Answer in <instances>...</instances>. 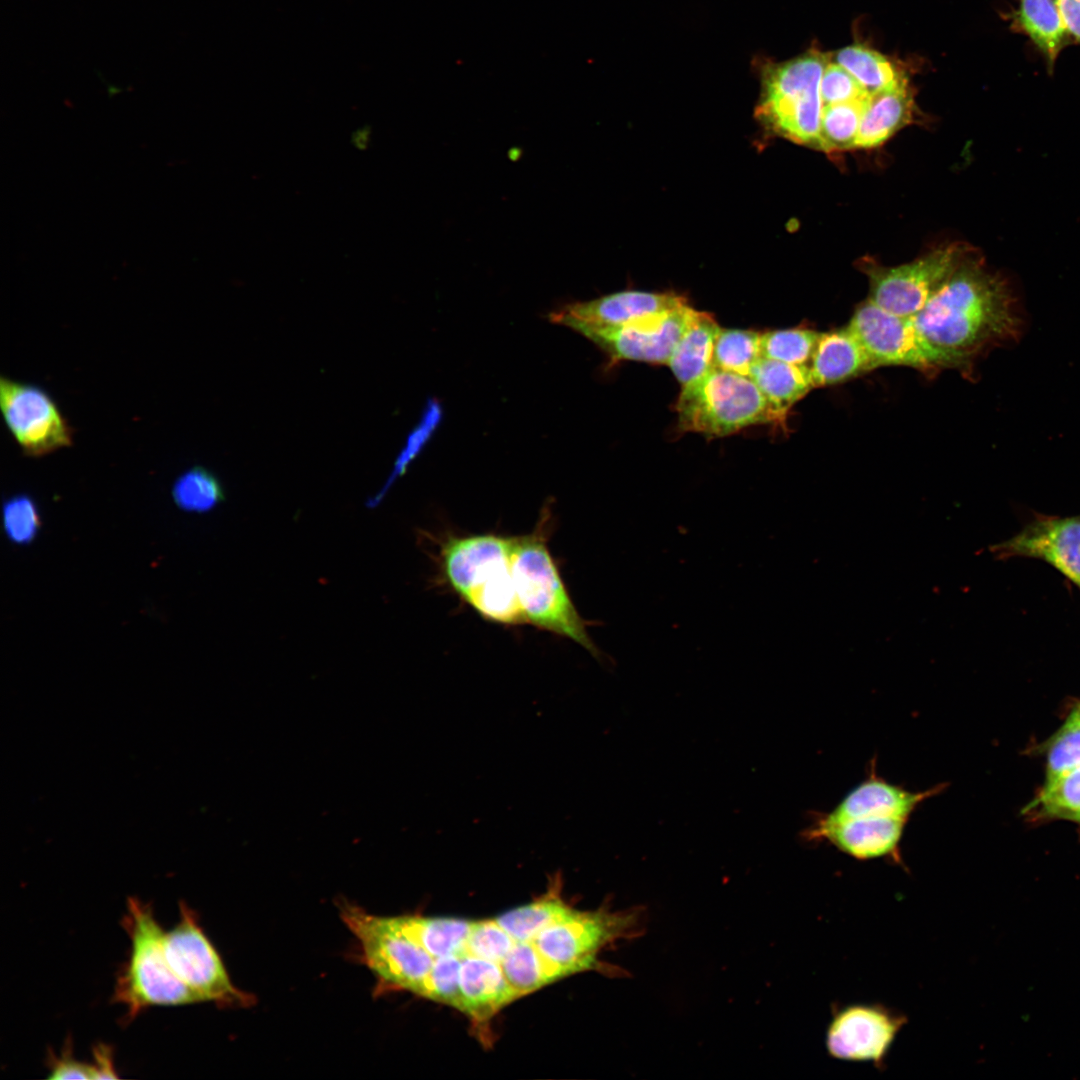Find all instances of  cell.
Instances as JSON below:
<instances>
[{"label": "cell", "mask_w": 1080, "mask_h": 1080, "mask_svg": "<svg viewBox=\"0 0 1080 1080\" xmlns=\"http://www.w3.org/2000/svg\"><path fill=\"white\" fill-rule=\"evenodd\" d=\"M911 318L953 368L966 370L992 348L1016 342L1023 328L1008 281L989 271L975 249Z\"/></svg>", "instance_id": "cell-1"}, {"label": "cell", "mask_w": 1080, "mask_h": 1080, "mask_svg": "<svg viewBox=\"0 0 1080 1080\" xmlns=\"http://www.w3.org/2000/svg\"><path fill=\"white\" fill-rule=\"evenodd\" d=\"M549 511L529 534L513 537L511 571L525 623L568 638L602 664L609 658L590 637L547 545Z\"/></svg>", "instance_id": "cell-2"}, {"label": "cell", "mask_w": 1080, "mask_h": 1080, "mask_svg": "<svg viewBox=\"0 0 1080 1080\" xmlns=\"http://www.w3.org/2000/svg\"><path fill=\"white\" fill-rule=\"evenodd\" d=\"M131 947L116 978L113 1002L126 1008V1022L151 1006L201 1002L174 973L164 949V934L150 904L129 897L122 919Z\"/></svg>", "instance_id": "cell-3"}, {"label": "cell", "mask_w": 1080, "mask_h": 1080, "mask_svg": "<svg viewBox=\"0 0 1080 1080\" xmlns=\"http://www.w3.org/2000/svg\"><path fill=\"white\" fill-rule=\"evenodd\" d=\"M674 409L679 431L707 438L729 436L754 425L784 424L749 376L716 368L681 386Z\"/></svg>", "instance_id": "cell-4"}, {"label": "cell", "mask_w": 1080, "mask_h": 1080, "mask_svg": "<svg viewBox=\"0 0 1080 1080\" xmlns=\"http://www.w3.org/2000/svg\"><path fill=\"white\" fill-rule=\"evenodd\" d=\"M825 66L826 57L818 52L766 65L757 107L760 120L795 143L821 150L820 83Z\"/></svg>", "instance_id": "cell-5"}, {"label": "cell", "mask_w": 1080, "mask_h": 1080, "mask_svg": "<svg viewBox=\"0 0 1080 1080\" xmlns=\"http://www.w3.org/2000/svg\"><path fill=\"white\" fill-rule=\"evenodd\" d=\"M164 949L174 973L201 1000L221 1007H247L254 997L231 981L216 948L199 924L197 913L179 903V920L164 934Z\"/></svg>", "instance_id": "cell-6"}, {"label": "cell", "mask_w": 1080, "mask_h": 1080, "mask_svg": "<svg viewBox=\"0 0 1080 1080\" xmlns=\"http://www.w3.org/2000/svg\"><path fill=\"white\" fill-rule=\"evenodd\" d=\"M341 919L360 943L363 960L381 986L414 992L429 973L434 957L394 928L388 917L372 915L346 901Z\"/></svg>", "instance_id": "cell-7"}, {"label": "cell", "mask_w": 1080, "mask_h": 1080, "mask_svg": "<svg viewBox=\"0 0 1080 1080\" xmlns=\"http://www.w3.org/2000/svg\"><path fill=\"white\" fill-rule=\"evenodd\" d=\"M640 921V912L634 910H576L569 918L544 929L533 943L545 959L571 975L593 969L598 964V952L608 944L638 934Z\"/></svg>", "instance_id": "cell-8"}, {"label": "cell", "mask_w": 1080, "mask_h": 1080, "mask_svg": "<svg viewBox=\"0 0 1080 1080\" xmlns=\"http://www.w3.org/2000/svg\"><path fill=\"white\" fill-rule=\"evenodd\" d=\"M974 251L962 243L937 249L911 263L870 267V299L891 313L912 317Z\"/></svg>", "instance_id": "cell-9"}, {"label": "cell", "mask_w": 1080, "mask_h": 1080, "mask_svg": "<svg viewBox=\"0 0 1080 1080\" xmlns=\"http://www.w3.org/2000/svg\"><path fill=\"white\" fill-rule=\"evenodd\" d=\"M857 336L875 368L907 366L920 371L953 368L918 332L912 318L886 311L867 299L847 325Z\"/></svg>", "instance_id": "cell-10"}, {"label": "cell", "mask_w": 1080, "mask_h": 1080, "mask_svg": "<svg viewBox=\"0 0 1080 1080\" xmlns=\"http://www.w3.org/2000/svg\"><path fill=\"white\" fill-rule=\"evenodd\" d=\"M0 407L6 426L26 456L41 457L72 445V427L40 387L1 377Z\"/></svg>", "instance_id": "cell-11"}, {"label": "cell", "mask_w": 1080, "mask_h": 1080, "mask_svg": "<svg viewBox=\"0 0 1080 1080\" xmlns=\"http://www.w3.org/2000/svg\"><path fill=\"white\" fill-rule=\"evenodd\" d=\"M693 309L686 302L669 311L625 325H577L572 329L598 346L611 364L640 361L667 365Z\"/></svg>", "instance_id": "cell-12"}, {"label": "cell", "mask_w": 1080, "mask_h": 1080, "mask_svg": "<svg viewBox=\"0 0 1080 1080\" xmlns=\"http://www.w3.org/2000/svg\"><path fill=\"white\" fill-rule=\"evenodd\" d=\"M990 552L998 559L1025 557L1044 561L1080 590V514H1036L1015 535L992 545Z\"/></svg>", "instance_id": "cell-13"}, {"label": "cell", "mask_w": 1080, "mask_h": 1080, "mask_svg": "<svg viewBox=\"0 0 1080 1080\" xmlns=\"http://www.w3.org/2000/svg\"><path fill=\"white\" fill-rule=\"evenodd\" d=\"M904 1022L903 1016L880 1006L845 1007L830 1022L826 1048L837 1059L881 1064Z\"/></svg>", "instance_id": "cell-14"}, {"label": "cell", "mask_w": 1080, "mask_h": 1080, "mask_svg": "<svg viewBox=\"0 0 1080 1080\" xmlns=\"http://www.w3.org/2000/svg\"><path fill=\"white\" fill-rule=\"evenodd\" d=\"M907 822L900 818L832 819L822 813L813 816L801 837L808 842H827L859 860L887 858L900 863V842Z\"/></svg>", "instance_id": "cell-15"}, {"label": "cell", "mask_w": 1080, "mask_h": 1080, "mask_svg": "<svg viewBox=\"0 0 1080 1080\" xmlns=\"http://www.w3.org/2000/svg\"><path fill=\"white\" fill-rule=\"evenodd\" d=\"M513 537L477 534L450 537L443 544L444 576L466 602L477 590L511 568Z\"/></svg>", "instance_id": "cell-16"}, {"label": "cell", "mask_w": 1080, "mask_h": 1080, "mask_svg": "<svg viewBox=\"0 0 1080 1080\" xmlns=\"http://www.w3.org/2000/svg\"><path fill=\"white\" fill-rule=\"evenodd\" d=\"M687 300L673 292L626 290L593 300L568 303L548 316L553 323L573 328L577 325L620 326L674 309Z\"/></svg>", "instance_id": "cell-17"}, {"label": "cell", "mask_w": 1080, "mask_h": 1080, "mask_svg": "<svg viewBox=\"0 0 1080 1080\" xmlns=\"http://www.w3.org/2000/svg\"><path fill=\"white\" fill-rule=\"evenodd\" d=\"M945 789L938 784L924 791H910L878 777L875 767L826 816L832 819L900 818L909 820L919 805Z\"/></svg>", "instance_id": "cell-18"}, {"label": "cell", "mask_w": 1080, "mask_h": 1080, "mask_svg": "<svg viewBox=\"0 0 1080 1080\" xmlns=\"http://www.w3.org/2000/svg\"><path fill=\"white\" fill-rule=\"evenodd\" d=\"M873 369L865 348L848 326L820 333L809 364L814 388L839 384Z\"/></svg>", "instance_id": "cell-19"}, {"label": "cell", "mask_w": 1080, "mask_h": 1080, "mask_svg": "<svg viewBox=\"0 0 1080 1080\" xmlns=\"http://www.w3.org/2000/svg\"><path fill=\"white\" fill-rule=\"evenodd\" d=\"M461 1010L473 1020L485 1021L519 998L499 963L463 956L459 976Z\"/></svg>", "instance_id": "cell-20"}, {"label": "cell", "mask_w": 1080, "mask_h": 1080, "mask_svg": "<svg viewBox=\"0 0 1080 1080\" xmlns=\"http://www.w3.org/2000/svg\"><path fill=\"white\" fill-rule=\"evenodd\" d=\"M720 329L712 314L692 310L667 363L681 386L700 378L712 368L714 345Z\"/></svg>", "instance_id": "cell-21"}, {"label": "cell", "mask_w": 1080, "mask_h": 1080, "mask_svg": "<svg viewBox=\"0 0 1080 1080\" xmlns=\"http://www.w3.org/2000/svg\"><path fill=\"white\" fill-rule=\"evenodd\" d=\"M913 96L908 84L870 95L861 117L855 148L884 143L912 117Z\"/></svg>", "instance_id": "cell-22"}, {"label": "cell", "mask_w": 1080, "mask_h": 1080, "mask_svg": "<svg viewBox=\"0 0 1080 1080\" xmlns=\"http://www.w3.org/2000/svg\"><path fill=\"white\" fill-rule=\"evenodd\" d=\"M749 377L769 401L784 423L790 409L813 388L808 366L793 365L760 357Z\"/></svg>", "instance_id": "cell-23"}, {"label": "cell", "mask_w": 1080, "mask_h": 1080, "mask_svg": "<svg viewBox=\"0 0 1080 1080\" xmlns=\"http://www.w3.org/2000/svg\"><path fill=\"white\" fill-rule=\"evenodd\" d=\"M391 925L420 945L432 957H462L472 922L457 918L404 915L388 917Z\"/></svg>", "instance_id": "cell-24"}, {"label": "cell", "mask_w": 1080, "mask_h": 1080, "mask_svg": "<svg viewBox=\"0 0 1080 1080\" xmlns=\"http://www.w3.org/2000/svg\"><path fill=\"white\" fill-rule=\"evenodd\" d=\"M1015 20L1052 70L1069 36L1057 1L1020 0Z\"/></svg>", "instance_id": "cell-25"}, {"label": "cell", "mask_w": 1080, "mask_h": 1080, "mask_svg": "<svg viewBox=\"0 0 1080 1080\" xmlns=\"http://www.w3.org/2000/svg\"><path fill=\"white\" fill-rule=\"evenodd\" d=\"M500 966L518 997L569 975L564 968L545 959L533 941H516Z\"/></svg>", "instance_id": "cell-26"}, {"label": "cell", "mask_w": 1080, "mask_h": 1080, "mask_svg": "<svg viewBox=\"0 0 1080 1080\" xmlns=\"http://www.w3.org/2000/svg\"><path fill=\"white\" fill-rule=\"evenodd\" d=\"M837 64L846 69L870 94L893 90L908 84L905 73L879 52L854 44L839 50Z\"/></svg>", "instance_id": "cell-27"}, {"label": "cell", "mask_w": 1080, "mask_h": 1080, "mask_svg": "<svg viewBox=\"0 0 1080 1080\" xmlns=\"http://www.w3.org/2000/svg\"><path fill=\"white\" fill-rule=\"evenodd\" d=\"M575 912L551 892L535 902L501 914L495 921L515 941H533L544 929L562 922Z\"/></svg>", "instance_id": "cell-28"}, {"label": "cell", "mask_w": 1080, "mask_h": 1080, "mask_svg": "<svg viewBox=\"0 0 1080 1080\" xmlns=\"http://www.w3.org/2000/svg\"><path fill=\"white\" fill-rule=\"evenodd\" d=\"M1027 810L1045 818L1080 823V767L1046 780Z\"/></svg>", "instance_id": "cell-29"}, {"label": "cell", "mask_w": 1080, "mask_h": 1080, "mask_svg": "<svg viewBox=\"0 0 1080 1080\" xmlns=\"http://www.w3.org/2000/svg\"><path fill=\"white\" fill-rule=\"evenodd\" d=\"M760 339L759 331L721 328L714 345L712 368L749 376L761 357Z\"/></svg>", "instance_id": "cell-30"}, {"label": "cell", "mask_w": 1080, "mask_h": 1080, "mask_svg": "<svg viewBox=\"0 0 1080 1080\" xmlns=\"http://www.w3.org/2000/svg\"><path fill=\"white\" fill-rule=\"evenodd\" d=\"M172 498L184 511L205 513L221 503L225 494L220 481L211 471L195 466L176 479Z\"/></svg>", "instance_id": "cell-31"}, {"label": "cell", "mask_w": 1080, "mask_h": 1080, "mask_svg": "<svg viewBox=\"0 0 1080 1080\" xmlns=\"http://www.w3.org/2000/svg\"><path fill=\"white\" fill-rule=\"evenodd\" d=\"M867 100L823 106L820 121L821 150L830 152L855 148Z\"/></svg>", "instance_id": "cell-32"}, {"label": "cell", "mask_w": 1080, "mask_h": 1080, "mask_svg": "<svg viewBox=\"0 0 1080 1080\" xmlns=\"http://www.w3.org/2000/svg\"><path fill=\"white\" fill-rule=\"evenodd\" d=\"M819 336L801 327L761 332V357L809 367Z\"/></svg>", "instance_id": "cell-33"}, {"label": "cell", "mask_w": 1080, "mask_h": 1080, "mask_svg": "<svg viewBox=\"0 0 1080 1080\" xmlns=\"http://www.w3.org/2000/svg\"><path fill=\"white\" fill-rule=\"evenodd\" d=\"M461 960L456 954L435 958L429 973L413 993L461 1010Z\"/></svg>", "instance_id": "cell-34"}, {"label": "cell", "mask_w": 1080, "mask_h": 1080, "mask_svg": "<svg viewBox=\"0 0 1080 1080\" xmlns=\"http://www.w3.org/2000/svg\"><path fill=\"white\" fill-rule=\"evenodd\" d=\"M442 417L441 407L435 400H430L423 413L421 421L409 434L406 444L401 450L394 468L388 477L386 483L379 490L377 494L371 497L367 506L372 508L376 507L384 498L387 491L393 485L395 480L400 477L407 469L410 462L419 454L423 446L427 443L435 428L437 427Z\"/></svg>", "instance_id": "cell-35"}, {"label": "cell", "mask_w": 1080, "mask_h": 1080, "mask_svg": "<svg viewBox=\"0 0 1080 1080\" xmlns=\"http://www.w3.org/2000/svg\"><path fill=\"white\" fill-rule=\"evenodd\" d=\"M1080 767V718L1071 713L1046 744V780Z\"/></svg>", "instance_id": "cell-36"}, {"label": "cell", "mask_w": 1080, "mask_h": 1080, "mask_svg": "<svg viewBox=\"0 0 1080 1080\" xmlns=\"http://www.w3.org/2000/svg\"><path fill=\"white\" fill-rule=\"evenodd\" d=\"M516 941L494 920L472 922L463 956L501 963Z\"/></svg>", "instance_id": "cell-37"}, {"label": "cell", "mask_w": 1080, "mask_h": 1080, "mask_svg": "<svg viewBox=\"0 0 1080 1080\" xmlns=\"http://www.w3.org/2000/svg\"><path fill=\"white\" fill-rule=\"evenodd\" d=\"M3 525L11 542L20 545L31 543L41 527L34 500L25 494L9 498L3 506Z\"/></svg>", "instance_id": "cell-38"}, {"label": "cell", "mask_w": 1080, "mask_h": 1080, "mask_svg": "<svg viewBox=\"0 0 1080 1080\" xmlns=\"http://www.w3.org/2000/svg\"><path fill=\"white\" fill-rule=\"evenodd\" d=\"M822 105L865 101L870 94L839 64L825 66L820 83Z\"/></svg>", "instance_id": "cell-39"}, {"label": "cell", "mask_w": 1080, "mask_h": 1080, "mask_svg": "<svg viewBox=\"0 0 1080 1080\" xmlns=\"http://www.w3.org/2000/svg\"><path fill=\"white\" fill-rule=\"evenodd\" d=\"M48 1079H94L92 1064L77 1060L72 1054L70 1041H67L61 1054L49 1055Z\"/></svg>", "instance_id": "cell-40"}, {"label": "cell", "mask_w": 1080, "mask_h": 1080, "mask_svg": "<svg viewBox=\"0 0 1080 1080\" xmlns=\"http://www.w3.org/2000/svg\"><path fill=\"white\" fill-rule=\"evenodd\" d=\"M94 1079H118L113 1062V1050L106 1044H97L93 1048Z\"/></svg>", "instance_id": "cell-41"}, {"label": "cell", "mask_w": 1080, "mask_h": 1080, "mask_svg": "<svg viewBox=\"0 0 1080 1080\" xmlns=\"http://www.w3.org/2000/svg\"><path fill=\"white\" fill-rule=\"evenodd\" d=\"M1057 5L1068 35L1080 43V0H1058Z\"/></svg>", "instance_id": "cell-42"}, {"label": "cell", "mask_w": 1080, "mask_h": 1080, "mask_svg": "<svg viewBox=\"0 0 1080 1080\" xmlns=\"http://www.w3.org/2000/svg\"><path fill=\"white\" fill-rule=\"evenodd\" d=\"M1072 713H1073V714H1075V715H1076L1077 717H1079V718H1080V702L1078 703V705L1076 706V708H1075V709H1074V710L1072 711Z\"/></svg>", "instance_id": "cell-43"}, {"label": "cell", "mask_w": 1080, "mask_h": 1080, "mask_svg": "<svg viewBox=\"0 0 1080 1080\" xmlns=\"http://www.w3.org/2000/svg\"><path fill=\"white\" fill-rule=\"evenodd\" d=\"M1056 1H1058V0H1056Z\"/></svg>", "instance_id": "cell-44"}]
</instances>
